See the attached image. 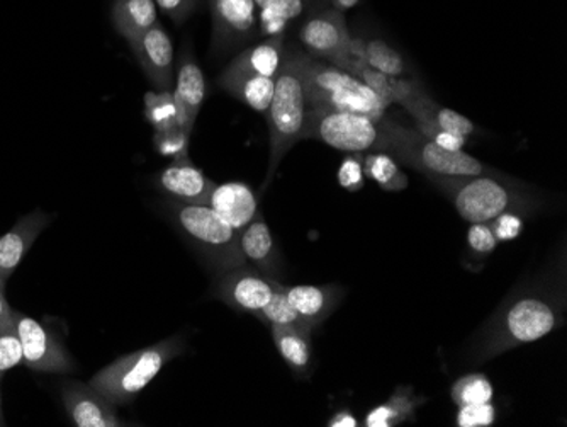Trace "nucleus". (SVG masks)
Wrapping results in <instances>:
<instances>
[{"label": "nucleus", "mask_w": 567, "mask_h": 427, "mask_svg": "<svg viewBox=\"0 0 567 427\" xmlns=\"http://www.w3.org/2000/svg\"><path fill=\"white\" fill-rule=\"evenodd\" d=\"M566 295L559 288H532L506 302L492 318L477 346L476 358L487 359L553 333L563 321Z\"/></svg>", "instance_id": "nucleus-1"}, {"label": "nucleus", "mask_w": 567, "mask_h": 427, "mask_svg": "<svg viewBox=\"0 0 567 427\" xmlns=\"http://www.w3.org/2000/svg\"><path fill=\"white\" fill-rule=\"evenodd\" d=\"M429 180L451 200L461 218L470 223H492L506 212L525 216L535 209L534 196L524 184L496 171Z\"/></svg>", "instance_id": "nucleus-2"}, {"label": "nucleus", "mask_w": 567, "mask_h": 427, "mask_svg": "<svg viewBox=\"0 0 567 427\" xmlns=\"http://www.w3.org/2000/svg\"><path fill=\"white\" fill-rule=\"evenodd\" d=\"M309 111L311 106L306 95L299 53L291 52L284 57L280 63L272 103L266 113L269 121L270 159L264 190L272 183L274 174L289 150L301 140H306Z\"/></svg>", "instance_id": "nucleus-3"}, {"label": "nucleus", "mask_w": 567, "mask_h": 427, "mask_svg": "<svg viewBox=\"0 0 567 427\" xmlns=\"http://www.w3.org/2000/svg\"><path fill=\"white\" fill-rule=\"evenodd\" d=\"M378 152L390 154L398 164L423 172L426 177H455V175H480L495 172L466 152H452L436 145L416 129H410L391 118L381 120V140Z\"/></svg>", "instance_id": "nucleus-4"}, {"label": "nucleus", "mask_w": 567, "mask_h": 427, "mask_svg": "<svg viewBox=\"0 0 567 427\" xmlns=\"http://www.w3.org/2000/svg\"><path fill=\"white\" fill-rule=\"evenodd\" d=\"M306 95L311 110L349 111L382 120L388 108L364 82L340 67L299 53Z\"/></svg>", "instance_id": "nucleus-5"}, {"label": "nucleus", "mask_w": 567, "mask_h": 427, "mask_svg": "<svg viewBox=\"0 0 567 427\" xmlns=\"http://www.w3.org/2000/svg\"><path fill=\"white\" fill-rule=\"evenodd\" d=\"M183 350L177 337L161 340L143 347L132 355L121 356L89 382L99 394L104 395L114 406H126L145 390L168 362Z\"/></svg>", "instance_id": "nucleus-6"}, {"label": "nucleus", "mask_w": 567, "mask_h": 427, "mask_svg": "<svg viewBox=\"0 0 567 427\" xmlns=\"http://www.w3.org/2000/svg\"><path fill=\"white\" fill-rule=\"evenodd\" d=\"M175 223L187 238L203 251L209 263L219 270L245 266L240 248V232L235 231L208 205H187L175 201L172 205Z\"/></svg>", "instance_id": "nucleus-7"}, {"label": "nucleus", "mask_w": 567, "mask_h": 427, "mask_svg": "<svg viewBox=\"0 0 567 427\" xmlns=\"http://www.w3.org/2000/svg\"><path fill=\"white\" fill-rule=\"evenodd\" d=\"M306 140H317L347 154H365L378 149L381 120L349 111H309Z\"/></svg>", "instance_id": "nucleus-8"}, {"label": "nucleus", "mask_w": 567, "mask_h": 427, "mask_svg": "<svg viewBox=\"0 0 567 427\" xmlns=\"http://www.w3.org/2000/svg\"><path fill=\"white\" fill-rule=\"evenodd\" d=\"M299 41L309 57L340 67L353 75L352 37L342 12L331 9L309 18L299 30Z\"/></svg>", "instance_id": "nucleus-9"}, {"label": "nucleus", "mask_w": 567, "mask_h": 427, "mask_svg": "<svg viewBox=\"0 0 567 427\" xmlns=\"http://www.w3.org/2000/svg\"><path fill=\"white\" fill-rule=\"evenodd\" d=\"M16 327L22 344V362L38 373H69L73 362L63 344L47 325L14 311Z\"/></svg>", "instance_id": "nucleus-10"}, {"label": "nucleus", "mask_w": 567, "mask_h": 427, "mask_svg": "<svg viewBox=\"0 0 567 427\" xmlns=\"http://www.w3.org/2000/svg\"><path fill=\"white\" fill-rule=\"evenodd\" d=\"M279 283V279L264 276L255 267H234L219 276L215 285V295L228 307L257 317L272 299Z\"/></svg>", "instance_id": "nucleus-11"}, {"label": "nucleus", "mask_w": 567, "mask_h": 427, "mask_svg": "<svg viewBox=\"0 0 567 427\" xmlns=\"http://www.w3.org/2000/svg\"><path fill=\"white\" fill-rule=\"evenodd\" d=\"M213 50L228 52L257 31L254 0H212Z\"/></svg>", "instance_id": "nucleus-12"}, {"label": "nucleus", "mask_w": 567, "mask_h": 427, "mask_svg": "<svg viewBox=\"0 0 567 427\" xmlns=\"http://www.w3.org/2000/svg\"><path fill=\"white\" fill-rule=\"evenodd\" d=\"M62 400L66 414L76 427L124 426L116 413V406L94 387L81 382H66L62 388Z\"/></svg>", "instance_id": "nucleus-13"}, {"label": "nucleus", "mask_w": 567, "mask_h": 427, "mask_svg": "<svg viewBox=\"0 0 567 427\" xmlns=\"http://www.w3.org/2000/svg\"><path fill=\"white\" fill-rule=\"evenodd\" d=\"M130 44L148 81L158 91H171L174 84V44L161 22H155Z\"/></svg>", "instance_id": "nucleus-14"}, {"label": "nucleus", "mask_w": 567, "mask_h": 427, "mask_svg": "<svg viewBox=\"0 0 567 427\" xmlns=\"http://www.w3.org/2000/svg\"><path fill=\"white\" fill-rule=\"evenodd\" d=\"M155 183L168 196L187 205H208L215 183L190 159H177L158 172Z\"/></svg>", "instance_id": "nucleus-15"}, {"label": "nucleus", "mask_w": 567, "mask_h": 427, "mask_svg": "<svg viewBox=\"0 0 567 427\" xmlns=\"http://www.w3.org/2000/svg\"><path fill=\"white\" fill-rule=\"evenodd\" d=\"M51 216L41 210L22 216L8 234L0 237V283L8 285L16 267L24 260L38 235L48 227Z\"/></svg>", "instance_id": "nucleus-16"}, {"label": "nucleus", "mask_w": 567, "mask_h": 427, "mask_svg": "<svg viewBox=\"0 0 567 427\" xmlns=\"http://www.w3.org/2000/svg\"><path fill=\"white\" fill-rule=\"evenodd\" d=\"M206 92H208V84L204 79L203 70L197 65L193 53L184 52L178 63L174 98L177 103L178 126L186 130L189 135H193L194 124L206 99Z\"/></svg>", "instance_id": "nucleus-17"}, {"label": "nucleus", "mask_w": 567, "mask_h": 427, "mask_svg": "<svg viewBox=\"0 0 567 427\" xmlns=\"http://www.w3.org/2000/svg\"><path fill=\"white\" fill-rule=\"evenodd\" d=\"M209 209L215 210L235 231L241 232L259 216V197L248 184H215L208 200Z\"/></svg>", "instance_id": "nucleus-18"}, {"label": "nucleus", "mask_w": 567, "mask_h": 427, "mask_svg": "<svg viewBox=\"0 0 567 427\" xmlns=\"http://www.w3.org/2000/svg\"><path fill=\"white\" fill-rule=\"evenodd\" d=\"M282 292L296 314L311 329L327 321L342 298V286L337 285H282Z\"/></svg>", "instance_id": "nucleus-19"}, {"label": "nucleus", "mask_w": 567, "mask_h": 427, "mask_svg": "<svg viewBox=\"0 0 567 427\" xmlns=\"http://www.w3.org/2000/svg\"><path fill=\"white\" fill-rule=\"evenodd\" d=\"M400 104L411 114L413 120L429 118V120L435 121L441 129L455 133V135L466 136L467 139L476 132V124L473 121L462 116L457 111L441 106L435 99L430 98L429 92L419 82L413 84L411 91L401 99Z\"/></svg>", "instance_id": "nucleus-20"}, {"label": "nucleus", "mask_w": 567, "mask_h": 427, "mask_svg": "<svg viewBox=\"0 0 567 427\" xmlns=\"http://www.w3.org/2000/svg\"><path fill=\"white\" fill-rule=\"evenodd\" d=\"M240 248L245 261L264 276L277 279L280 267L279 248L262 213L240 232Z\"/></svg>", "instance_id": "nucleus-21"}, {"label": "nucleus", "mask_w": 567, "mask_h": 427, "mask_svg": "<svg viewBox=\"0 0 567 427\" xmlns=\"http://www.w3.org/2000/svg\"><path fill=\"white\" fill-rule=\"evenodd\" d=\"M284 33L269 37V40L248 48L226 67L225 72L248 73L260 78L276 79L282 63Z\"/></svg>", "instance_id": "nucleus-22"}, {"label": "nucleus", "mask_w": 567, "mask_h": 427, "mask_svg": "<svg viewBox=\"0 0 567 427\" xmlns=\"http://www.w3.org/2000/svg\"><path fill=\"white\" fill-rule=\"evenodd\" d=\"M218 85L229 94L240 99L257 113L266 114L272 103L276 79L248 75V73H229L223 70Z\"/></svg>", "instance_id": "nucleus-23"}, {"label": "nucleus", "mask_w": 567, "mask_h": 427, "mask_svg": "<svg viewBox=\"0 0 567 427\" xmlns=\"http://www.w3.org/2000/svg\"><path fill=\"white\" fill-rule=\"evenodd\" d=\"M111 21L117 33L132 43L158 22L157 4L155 0H114Z\"/></svg>", "instance_id": "nucleus-24"}, {"label": "nucleus", "mask_w": 567, "mask_h": 427, "mask_svg": "<svg viewBox=\"0 0 567 427\" xmlns=\"http://www.w3.org/2000/svg\"><path fill=\"white\" fill-rule=\"evenodd\" d=\"M425 398L416 397L410 387H398L393 397L381 406L374 407L365 416V427H394L415 420L416 409Z\"/></svg>", "instance_id": "nucleus-25"}, {"label": "nucleus", "mask_w": 567, "mask_h": 427, "mask_svg": "<svg viewBox=\"0 0 567 427\" xmlns=\"http://www.w3.org/2000/svg\"><path fill=\"white\" fill-rule=\"evenodd\" d=\"M272 339L284 363L296 375H308L311 369V334L309 331L295 327H270Z\"/></svg>", "instance_id": "nucleus-26"}, {"label": "nucleus", "mask_w": 567, "mask_h": 427, "mask_svg": "<svg viewBox=\"0 0 567 427\" xmlns=\"http://www.w3.org/2000/svg\"><path fill=\"white\" fill-rule=\"evenodd\" d=\"M352 55L355 62L362 60L372 69L391 78H404L410 72L403 55L382 40L352 38Z\"/></svg>", "instance_id": "nucleus-27"}, {"label": "nucleus", "mask_w": 567, "mask_h": 427, "mask_svg": "<svg viewBox=\"0 0 567 427\" xmlns=\"http://www.w3.org/2000/svg\"><path fill=\"white\" fill-rule=\"evenodd\" d=\"M362 165H364L365 177L379 184L381 190L400 193L410 184L408 175L401 171L400 164L385 152H378V150H372L369 154L365 152Z\"/></svg>", "instance_id": "nucleus-28"}, {"label": "nucleus", "mask_w": 567, "mask_h": 427, "mask_svg": "<svg viewBox=\"0 0 567 427\" xmlns=\"http://www.w3.org/2000/svg\"><path fill=\"white\" fill-rule=\"evenodd\" d=\"M259 9L260 33L276 37L284 33L292 19L302 12V0H254Z\"/></svg>", "instance_id": "nucleus-29"}, {"label": "nucleus", "mask_w": 567, "mask_h": 427, "mask_svg": "<svg viewBox=\"0 0 567 427\" xmlns=\"http://www.w3.org/2000/svg\"><path fill=\"white\" fill-rule=\"evenodd\" d=\"M145 118L155 132L178 126L177 103L171 91L146 92Z\"/></svg>", "instance_id": "nucleus-30"}, {"label": "nucleus", "mask_w": 567, "mask_h": 427, "mask_svg": "<svg viewBox=\"0 0 567 427\" xmlns=\"http://www.w3.org/2000/svg\"><path fill=\"white\" fill-rule=\"evenodd\" d=\"M492 382L487 380L483 373H471L462 376L452 385L451 397L455 406H473V404H486L493 400Z\"/></svg>", "instance_id": "nucleus-31"}, {"label": "nucleus", "mask_w": 567, "mask_h": 427, "mask_svg": "<svg viewBox=\"0 0 567 427\" xmlns=\"http://www.w3.org/2000/svg\"><path fill=\"white\" fill-rule=\"evenodd\" d=\"M257 317L266 322L270 327H295V329L313 333V329L308 327L301 321V317L296 314L295 308L289 305L288 298H286L282 292V283L277 285V292L274 293L272 299H270L269 304L262 308V312Z\"/></svg>", "instance_id": "nucleus-32"}, {"label": "nucleus", "mask_w": 567, "mask_h": 427, "mask_svg": "<svg viewBox=\"0 0 567 427\" xmlns=\"http://www.w3.org/2000/svg\"><path fill=\"white\" fill-rule=\"evenodd\" d=\"M153 143L162 157H168L172 161L189 157L190 135L181 126H174L165 132H155Z\"/></svg>", "instance_id": "nucleus-33"}, {"label": "nucleus", "mask_w": 567, "mask_h": 427, "mask_svg": "<svg viewBox=\"0 0 567 427\" xmlns=\"http://www.w3.org/2000/svg\"><path fill=\"white\" fill-rule=\"evenodd\" d=\"M22 363V344L14 321L0 325V376Z\"/></svg>", "instance_id": "nucleus-34"}, {"label": "nucleus", "mask_w": 567, "mask_h": 427, "mask_svg": "<svg viewBox=\"0 0 567 427\" xmlns=\"http://www.w3.org/2000/svg\"><path fill=\"white\" fill-rule=\"evenodd\" d=\"M415 129L419 130L422 135H425L426 139L435 142L436 145L444 146V149L452 150V152H461L467 143L466 136L447 132V130L441 129L435 121L429 120V118L415 120Z\"/></svg>", "instance_id": "nucleus-35"}, {"label": "nucleus", "mask_w": 567, "mask_h": 427, "mask_svg": "<svg viewBox=\"0 0 567 427\" xmlns=\"http://www.w3.org/2000/svg\"><path fill=\"white\" fill-rule=\"evenodd\" d=\"M496 407L492 401L473 404V406L458 407L455 416V426L458 427H489L495 424Z\"/></svg>", "instance_id": "nucleus-36"}, {"label": "nucleus", "mask_w": 567, "mask_h": 427, "mask_svg": "<svg viewBox=\"0 0 567 427\" xmlns=\"http://www.w3.org/2000/svg\"><path fill=\"white\" fill-rule=\"evenodd\" d=\"M362 161H364V154H349L343 159L342 165H340L337 177H339L340 186L349 191V193H357V191L365 186Z\"/></svg>", "instance_id": "nucleus-37"}, {"label": "nucleus", "mask_w": 567, "mask_h": 427, "mask_svg": "<svg viewBox=\"0 0 567 427\" xmlns=\"http://www.w3.org/2000/svg\"><path fill=\"white\" fill-rule=\"evenodd\" d=\"M467 244H470L471 253L477 260H486L489 254L495 253L498 241H496L489 223H473L467 232Z\"/></svg>", "instance_id": "nucleus-38"}, {"label": "nucleus", "mask_w": 567, "mask_h": 427, "mask_svg": "<svg viewBox=\"0 0 567 427\" xmlns=\"http://www.w3.org/2000/svg\"><path fill=\"white\" fill-rule=\"evenodd\" d=\"M493 234L498 242H512L520 237L524 232V215L520 213L506 212L489 223Z\"/></svg>", "instance_id": "nucleus-39"}, {"label": "nucleus", "mask_w": 567, "mask_h": 427, "mask_svg": "<svg viewBox=\"0 0 567 427\" xmlns=\"http://www.w3.org/2000/svg\"><path fill=\"white\" fill-rule=\"evenodd\" d=\"M155 4L175 22L183 24L196 8V0H155Z\"/></svg>", "instance_id": "nucleus-40"}, {"label": "nucleus", "mask_w": 567, "mask_h": 427, "mask_svg": "<svg viewBox=\"0 0 567 427\" xmlns=\"http://www.w3.org/2000/svg\"><path fill=\"white\" fill-rule=\"evenodd\" d=\"M328 427H357L359 426V420L357 417L350 413L349 409L339 410V413L334 414L330 420L327 423Z\"/></svg>", "instance_id": "nucleus-41"}, {"label": "nucleus", "mask_w": 567, "mask_h": 427, "mask_svg": "<svg viewBox=\"0 0 567 427\" xmlns=\"http://www.w3.org/2000/svg\"><path fill=\"white\" fill-rule=\"evenodd\" d=\"M14 321V311L9 307L6 298V286L0 283V325Z\"/></svg>", "instance_id": "nucleus-42"}, {"label": "nucleus", "mask_w": 567, "mask_h": 427, "mask_svg": "<svg viewBox=\"0 0 567 427\" xmlns=\"http://www.w3.org/2000/svg\"><path fill=\"white\" fill-rule=\"evenodd\" d=\"M359 2L360 0H333V8L340 12L349 11V9L355 8Z\"/></svg>", "instance_id": "nucleus-43"}, {"label": "nucleus", "mask_w": 567, "mask_h": 427, "mask_svg": "<svg viewBox=\"0 0 567 427\" xmlns=\"http://www.w3.org/2000/svg\"><path fill=\"white\" fill-rule=\"evenodd\" d=\"M2 380V376H0ZM6 426L4 414H2V392H0V427Z\"/></svg>", "instance_id": "nucleus-44"}]
</instances>
